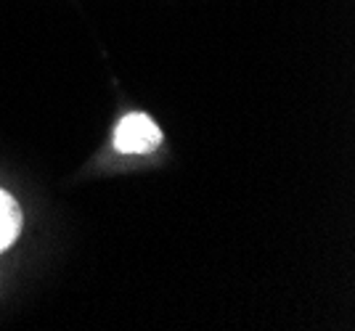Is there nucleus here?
Instances as JSON below:
<instances>
[{
    "instance_id": "obj_1",
    "label": "nucleus",
    "mask_w": 355,
    "mask_h": 331,
    "mask_svg": "<svg viewBox=\"0 0 355 331\" xmlns=\"http://www.w3.org/2000/svg\"><path fill=\"white\" fill-rule=\"evenodd\" d=\"M162 143V130L148 114H125L114 127V149L119 154H151Z\"/></svg>"
},
{
    "instance_id": "obj_2",
    "label": "nucleus",
    "mask_w": 355,
    "mask_h": 331,
    "mask_svg": "<svg viewBox=\"0 0 355 331\" xmlns=\"http://www.w3.org/2000/svg\"><path fill=\"white\" fill-rule=\"evenodd\" d=\"M19 231H21V210L6 191H0V252L11 247Z\"/></svg>"
}]
</instances>
